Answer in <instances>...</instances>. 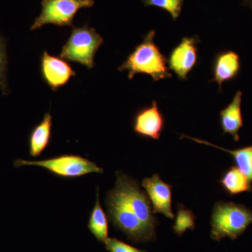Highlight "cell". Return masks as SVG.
I'll return each mask as SVG.
<instances>
[{
    "label": "cell",
    "mask_w": 252,
    "mask_h": 252,
    "mask_svg": "<svg viewBox=\"0 0 252 252\" xmlns=\"http://www.w3.org/2000/svg\"><path fill=\"white\" fill-rule=\"evenodd\" d=\"M242 64L238 53L232 50H225L217 53L212 62V79L216 82L219 90L221 91L224 83L234 80L241 71Z\"/></svg>",
    "instance_id": "obj_11"
},
{
    "label": "cell",
    "mask_w": 252,
    "mask_h": 252,
    "mask_svg": "<svg viewBox=\"0 0 252 252\" xmlns=\"http://www.w3.org/2000/svg\"><path fill=\"white\" fill-rule=\"evenodd\" d=\"M41 75L46 84L54 91H57L75 77L72 66L62 58L52 56L44 51L41 58Z\"/></svg>",
    "instance_id": "obj_10"
},
{
    "label": "cell",
    "mask_w": 252,
    "mask_h": 252,
    "mask_svg": "<svg viewBox=\"0 0 252 252\" xmlns=\"http://www.w3.org/2000/svg\"><path fill=\"white\" fill-rule=\"evenodd\" d=\"M156 31L152 30L144 36L143 41L136 46L126 61L118 67L119 72H127V77L132 79L136 74H146L154 81L172 77L165 55L154 42Z\"/></svg>",
    "instance_id": "obj_2"
},
{
    "label": "cell",
    "mask_w": 252,
    "mask_h": 252,
    "mask_svg": "<svg viewBox=\"0 0 252 252\" xmlns=\"http://www.w3.org/2000/svg\"><path fill=\"white\" fill-rule=\"evenodd\" d=\"M243 91L239 90L235 93L231 102L220 112V127L223 135H231L235 142L240 141L239 131L244 126L242 101Z\"/></svg>",
    "instance_id": "obj_12"
},
{
    "label": "cell",
    "mask_w": 252,
    "mask_h": 252,
    "mask_svg": "<svg viewBox=\"0 0 252 252\" xmlns=\"http://www.w3.org/2000/svg\"><path fill=\"white\" fill-rule=\"evenodd\" d=\"M219 182L223 190L230 196L252 191V183L236 166L227 169L222 174Z\"/></svg>",
    "instance_id": "obj_14"
},
{
    "label": "cell",
    "mask_w": 252,
    "mask_h": 252,
    "mask_svg": "<svg viewBox=\"0 0 252 252\" xmlns=\"http://www.w3.org/2000/svg\"><path fill=\"white\" fill-rule=\"evenodd\" d=\"M252 224L251 209L233 202H217L212 210L210 237L217 242L225 238L235 240Z\"/></svg>",
    "instance_id": "obj_3"
},
{
    "label": "cell",
    "mask_w": 252,
    "mask_h": 252,
    "mask_svg": "<svg viewBox=\"0 0 252 252\" xmlns=\"http://www.w3.org/2000/svg\"><path fill=\"white\" fill-rule=\"evenodd\" d=\"M195 220L196 217L192 210L186 208L182 204H178L172 226L174 233L178 236H182L187 230H193L195 228Z\"/></svg>",
    "instance_id": "obj_17"
},
{
    "label": "cell",
    "mask_w": 252,
    "mask_h": 252,
    "mask_svg": "<svg viewBox=\"0 0 252 252\" xmlns=\"http://www.w3.org/2000/svg\"><path fill=\"white\" fill-rule=\"evenodd\" d=\"M116 177L115 187L107 192L104 200L109 221L131 243L154 241L158 220L147 194L130 176L117 172Z\"/></svg>",
    "instance_id": "obj_1"
},
{
    "label": "cell",
    "mask_w": 252,
    "mask_h": 252,
    "mask_svg": "<svg viewBox=\"0 0 252 252\" xmlns=\"http://www.w3.org/2000/svg\"><path fill=\"white\" fill-rule=\"evenodd\" d=\"M88 228L97 241L105 243L109 238L108 219L99 200V188L96 190V202L91 210Z\"/></svg>",
    "instance_id": "obj_16"
},
{
    "label": "cell",
    "mask_w": 252,
    "mask_h": 252,
    "mask_svg": "<svg viewBox=\"0 0 252 252\" xmlns=\"http://www.w3.org/2000/svg\"><path fill=\"white\" fill-rule=\"evenodd\" d=\"M181 138H187L189 140L198 142L199 144L210 146V147H215V148L220 149V150L230 154L233 157L236 167L246 175L248 180L252 183V144L250 146L242 147V148L234 149V150H229V149L222 148V147L210 143L207 141L199 140L198 138H194V137H189L188 135H182Z\"/></svg>",
    "instance_id": "obj_15"
},
{
    "label": "cell",
    "mask_w": 252,
    "mask_h": 252,
    "mask_svg": "<svg viewBox=\"0 0 252 252\" xmlns=\"http://www.w3.org/2000/svg\"><path fill=\"white\" fill-rule=\"evenodd\" d=\"M165 126V117L156 100L137 111L132 119L134 132L142 138L159 140Z\"/></svg>",
    "instance_id": "obj_8"
},
{
    "label": "cell",
    "mask_w": 252,
    "mask_h": 252,
    "mask_svg": "<svg viewBox=\"0 0 252 252\" xmlns=\"http://www.w3.org/2000/svg\"><path fill=\"white\" fill-rule=\"evenodd\" d=\"M103 43V38L94 28L87 25L81 27L73 26L67 42L63 46L60 57L92 69L94 66L96 52Z\"/></svg>",
    "instance_id": "obj_5"
},
{
    "label": "cell",
    "mask_w": 252,
    "mask_h": 252,
    "mask_svg": "<svg viewBox=\"0 0 252 252\" xmlns=\"http://www.w3.org/2000/svg\"><path fill=\"white\" fill-rule=\"evenodd\" d=\"M142 186L152 204L154 214H161L173 220L175 215L172 209V186L164 182L158 174L144 178Z\"/></svg>",
    "instance_id": "obj_9"
},
{
    "label": "cell",
    "mask_w": 252,
    "mask_h": 252,
    "mask_svg": "<svg viewBox=\"0 0 252 252\" xmlns=\"http://www.w3.org/2000/svg\"><path fill=\"white\" fill-rule=\"evenodd\" d=\"M41 14L31 27V31L39 29L47 24L59 27H73V21L78 11L93 7L94 0H41Z\"/></svg>",
    "instance_id": "obj_6"
},
{
    "label": "cell",
    "mask_w": 252,
    "mask_h": 252,
    "mask_svg": "<svg viewBox=\"0 0 252 252\" xmlns=\"http://www.w3.org/2000/svg\"><path fill=\"white\" fill-rule=\"evenodd\" d=\"M243 4L248 6L252 11V0H243Z\"/></svg>",
    "instance_id": "obj_21"
},
{
    "label": "cell",
    "mask_w": 252,
    "mask_h": 252,
    "mask_svg": "<svg viewBox=\"0 0 252 252\" xmlns=\"http://www.w3.org/2000/svg\"><path fill=\"white\" fill-rule=\"evenodd\" d=\"M104 244L106 250L109 252H148L136 248L115 238H109Z\"/></svg>",
    "instance_id": "obj_20"
},
{
    "label": "cell",
    "mask_w": 252,
    "mask_h": 252,
    "mask_svg": "<svg viewBox=\"0 0 252 252\" xmlns=\"http://www.w3.org/2000/svg\"><path fill=\"white\" fill-rule=\"evenodd\" d=\"M200 41L198 36H185L170 51L167 65L180 80H187L189 74L197 65Z\"/></svg>",
    "instance_id": "obj_7"
},
{
    "label": "cell",
    "mask_w": 252,
    "mask_h": 252,
    "mask_svg": "<svg viewBox=\"0 0 252 252\" xmlns=\"http://www.w3.org/2000/svg\"><path fill=\"white\" fill-rule=\"evenodd\" d=\"M27 165L43 167L59 178L77 179L89 174H102L103 169L86 158L75 154H62L41 160L18 158L14 161L16 168Z\"/></svg>",
    "instance_id": "obj_4"
},
{
    "label": "cell",
    "mask_w": 252,
    "mask_h": 252,
    "mask_svg": "<svg viewBox=\"0 0 252 252\" xmlns=\"http://www.w3.org/2000/svg\"><path fill=\"white\" fill-rule=\"evenodd\" d=\"M8 58L6 43L4 36L0 34V90L6 95L9 94L7 82Z\"/></svg>",
    "instance_id": "obj_19"
},
{
    "label": "cell",
    "mask_w": 252,
    "mask_h": 252,
    "mask_svg": "<svg viewBox=\"0 0 252 252\" xmlns=\"http://www.w3.org/2000/svg\"><path fill=\"white\" fill-rule=\"evenodd\" d=\"M147 7L155 6L170 14L173 21H177L182 14L186 0H141Z\"/></svg>",
    "instance_id": "obj_18"
},
{
    "label": "cell",
    "mask_w": 252,
    "mask_h": 252,
    "mask_svg": "<svg viewBox=\"0 0 252 252\" xmlns=\"http://www.w3.org/2000/svg\"><path fill=\"white\" fill-rule=\"evenodd\" d=\"M52 116L51 113L44 114L42 121L34 126L28 138L29 154L32 157H40L41 154L49 147L52 135Z\"/></svg>",
    "instance_id": "obj_13"
}]
</instances>
